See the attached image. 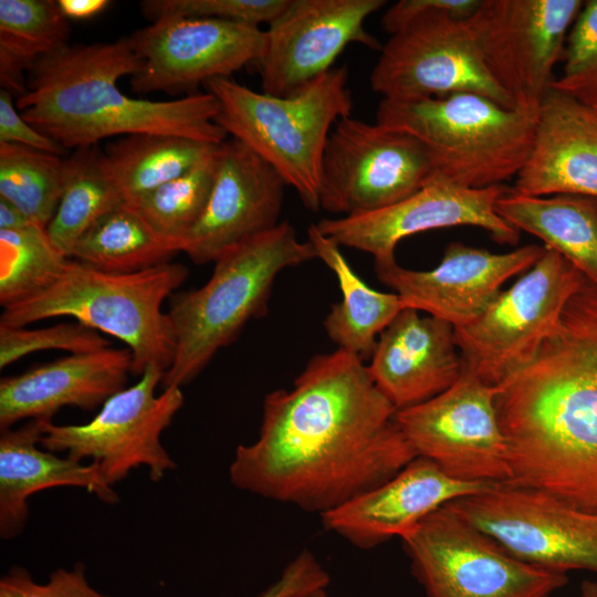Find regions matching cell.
Here are the masks:
<instances>
[{"label": "cell", "mask_w": 597, "mask_h": 597, "mask_svg": "<svg viewBox=\"0 0 597 597\" xmlns=\"http://www.w3.org/2000/svg\"><path fill=\"white\" fill-rule=\"evenodd\" d=\"M458 350L451 324L405 307L379 335L368 371L398 411L455 383L463 368Z\"/></svg>", "instance_id": "obj_22"}, {"label": "cell", "mask_w": 597, "mask_h": 597, "mask_svg": "<svg viewBox=\"0 0 597 597\" xmlns=\"http://www.w3.org/2000/svg\"><path fill=\"white\" fill-rule=\"evenodd\" d=\"M509 189L504 185L465 188L434 174L397 203L362 214L325 218L315 226L338 245L370 253L375 262L396 260V247L407 237L459 226L479 227L495 242L513 245L520 231L494 208Z\"/></svg>", "instance_id": "obj_17"}, {"label": "cell", "mask_w": 597, "mask_h": 597, "mask_svg": "<svg viewBox=\"0 0 597 597\" xmlns=\"http://www.w3.org/2000/svg\"><path fill=\"white\" fill-rule=\"evenodd\" d=\"M578 597H597V582L584 580L580 584Z\"/></svg>", "instance_id": "obj_43"}, {"label": "cell", "mask_w": 597, "mask_h": 597, "mask_svg": "<svg viewBox=\"0 0 597 597\" xmlns=\"http://www.w3.org/2000/svg\"><path fill=\"white\" fill-rule=\"evenodd\" d=\"M1 143L17 144L56 156H62L66 150L27 122L14 107L13 96L4 90L0 91Z\"/></svg>", "instance_id": "obj_40"}, {"label": "cell", "mask_w": 597, "mask_h": 597, "mask_svg": "<svg viewBox=\"0 0 597 597\" xmlns=\"http://www.w3.org/2000/svg\"><path fill=\"white\" fill-rule=\"evenodd\" d=\"M69 258L38 223L0 230V304L3 308L29 300L50 287Z\"/></svg>", "instance_id": "obj_32"}, {"label": "cell", "mask_w": 597, "mask_h": 597, "mask_svg": "<svg viewBox=\"0 0 597 597\" xmlns=\"http://www.w3.org/2000/svg\"><path fill=\"white\" fill-rule=\"evenodd\" d=\"M133 371L128 348L70 354L0 380L1 431L23 419H46L62 407L93 410L125 388Z\"/></svg>", "instance_id": "obj_23"}, {"label": "cell", "mask_w": 597, "mask_h": 597, "mask_svg": "<svg viewBox=\"0 0 597 597\" xmlns=\"http://www.w3.org/2000/svg\"><path fill=\"white\" fill-rule=\"evenodd\" d=\"M346 66H334L292 96L255 92L231 77H217L203 87L218 104L216 123L266 161L318 211L321 164L331 130L352 116L353 98Z\"/></svg>", "instance_id": "obj_6"}, {"label": "cell", "mask_w": 597, "mask_h": 597, "mask_svg": "<svg viewBox=\"0 0 597 597\" xmlns=\"http://www.w3.org/2000/svg\"><path fill=\"white\" fill-rule=\"evenodd\" d=\"M515 557L566 574L597 573V512L507 484L448 503Z\"/></svg>", "instance_id": "obj_15"}, {"label": "cell", "mask_w": 597, "mask_h": 597, "mask_svg": "<svg viewBox=\"0 0 597 597\" xmlns=\"http://www.w3.org/2000/svg\"><path fill=\"white\" fill-rule=\"evenodd\" d=\"M396 412L359 357L342 348L316 355L292 388L264 397L259 436L237 447L230 480L321 516L417 457Z\"/></svg>", "instance_id": "obj_1"}, {"label": "cell", "mask_w": 597, "mask_h": 597, "mask_svg": "<svg viewBox=\"0 0 597 597\" xmlns=\"http://www.w3.org/2000/svg\"><path fill=\"white\" fill-rule=\"evenodd\" d=\"M376 123L408 133L429 149L436 174L465 188L516 177L533 147L536 116L472 92L380 101Z\"/></svg>", "instance_id": "obj_8"}, {"label": "cell", "mask_w": 597, "mask_h": 597, "mask_svg": "<svg viewBox=\"0 0 597 597\" xmlns=\"http://www.w3.org/2000/svg\"><path fill=\"white\" fill-rule=\"evenodd\" d=\"M142 66L127 36L67 45L38 60L28 91L17 100L22 117L65 149L135 134L172 135L220 145L227 133L214 122L216 97L205 91L172 101L134 98L117 85Z\"/></svg>", "instance_id": "obj_3"}, {"label": "cell", "mask_w": 597, "mask_h": 597, "mask_svg": "<svg viewBox=\"0 0 597 597\" xmlns=\"http://www.w3.org/2000/svg\"><path fill=\"white\" fill-rule=\"evenodd\" d=\"M544 251V247L527 244L506 253H493L451 242L432 270H409L394 260L375 262V272L405 307L426 312L458 328L474 322L502 291L503 283L530 270Z\"/></svg>", "instance_id": "obj_19"}, {"label": "cell", "mask_w": 597, "mask_h": 597, "mask_svg": "<svg viewBox=\"0 0 597 597\" xmlns=\"http://www.w3.org/2000/svg\"><path fill=\"white\" fill-rule=\"evenodd\" d=\"M283 178L234 138L219 146L213 185L206 209L182 243L197 264L275 228L283 208Z\"/></svg>", "instance_id": "obj_20"}, {"label": "cell", "mask_w": 597, "mask_h": 597, "mask_svg": "<svg viewBox=\"0 0 597 597\" xmlns=\"http://www.w3.org/2000/svg\"><path fill=\"white\" fill-rule=\"evenodd\" d=\"M33 222L21 209L0 197V230L24 228Z\"/></svg>", "instance_id": "obj_42"}, {"label": "cell", "mask_w": 597, "mask_h": 597, "mask_svg": "<svg viewBox=\"0 0 597 597\" xmlns=\"http://www.w3.org/2000/svg\"><path fill=\"white\" fill-rule=\"evenodd\" d=\"M70 33L57 0H0L1 90L24 95L30 67L67 46Z\"/></svg>", "instance_id": "obj_29"}, {"label": "cell", "mask_w": 597, "mask_h": 597, "mask_svg": "<svg viewBox=\"0 0 597 597\" xmlns=\"http://www.w3.org/2000/svg\"><path fill=\"white\" fill-rule=\"evenodd\" d=\"M544 248L536 263L474 322L454 328L463 364L490 386H501L533 362L585 277Z\"/></svg>", "instance_id": "obj_10"}, {"label": "cell", "mask_w": 597, "mask_h": 597, "mask_svg": "<svg viewBox=\"0 0 597 597\" xmlns=\"http://www.w3.org/2000/svg\"><path fill=\"white\" fill-rule=\"evenodd\" d=\"M0 597H109L94 589L82 564L67 570L60 568L45 584H38L30 573L12 567L0 580Z\"/></svg>", "instance_id": "obj_38"}, {"label": "cell", "mask_w": 597, "mask_h": 597, "mask_svg": "<svg viewBox=\"0 0 597 597\" xmlns=\"http://www.w3.org/2000/svg\"><path fill=\"white\" fill-rule=\"evenodd\" d=\"M63 14L70 19H91L103 12L111 2L108 0H57Z\"/></svg>", "instance_id": "obj_41"}, {"label": "cell", "mask_w": 597, "mask_h": 597, "mask_svg": "<svg viewBox=\"0 0 597 597\" xmlns=\"http://www.w3.org/2000/svg\"><path fill=\"white\" fill-rule=\"evenodd\" d=\"M495 485L454 479L432 461L416 457L384 483L320 519L326 531L357 548L369 549L402 537L443 505Z\"/></svg>", "instance_id": "obj_21"}, {"label": "cell", "mask_w": 597, "mask_h": 597, "mask_svg": "<svg viewBox=\"0 0 597 597\" xmlns=\"http://www.w3.org/2000/svg\"><path fill=\"white\" fill-rule=\"evenodd\" d=\"M434 174L418 138L348 116L334 125L324 148L320 207L342 217L375 211L409 197Z\"/></svg>", "instance_id": "obj_12"}, {"label": "cell", "mask_w": 597, "mask_h": 597, "mask_svg": "<svg viewBox=\"0 0 597 597\" xmlns=\"http://www.w3.org/2000/svg\"><path fill=\"white\" fill-rule=\"evenodd\" d=\"M188 273L187 266L172 262L113 273L69 259L50 287L4 308L0 325L25 327L52 317H73L126 344L133 355V375L139 377L148 367L166 373L175 358L176 335L163 304Z\"/></svg>", "instance_id": "obj_5"}, {"label": "cell", "mask_w": 597, "mask_h": 597, "mask_svg": "<svg viewBox=\"0 0 597 597\" xmlns=\"http://www.w3.org/2000/svg\"><path fill=\"white\" fill-rule=\"evenodd\" d=\"M179 250L159 237L126 202L101 217L75 243L70 259L113 273L171 262Z\"/></svg>", "instance_id": "obj_30"}, {"label": "cell", "mask_w": 597, "mask_h": 597, "mask_svg": "<svg viewBox=\"0 0 597 597\" xmlns=\"http://www.w3.org/2000/svg\"><path fill=\"white\" fill-rule=\"evenodd\" d=\"M142 61L130 76L135 93L198 92L199 85L231 74L259 59L260 27L207 18L167 17L127 36Z\"/></svg>", "instance_id": "obj_16"}, {"label": "cell", "mask_w": 597, "mask_h": 597, "mask_svg": "<svg viewBox=\"0 0 597 597\" xmlns=\"http://www.w3.org/2000/svg\"><path fill=\"white\" fill-rule=\"evenodd\" d=\"M306 597H328L327 596V588L317 589V590L311 593L310 595H307Z\"/></svg>", "instance_id": "obj_44"}, {"label": "cell", "mask_w": 597, "mask_h": 597, "mask_svg": "<svg viewBox=\"0 0 597 597\" xmlns=\"http://www.w3.org/2000/svg\"><path fill=\"white\" fill-rule=\"evenodd\" d=\"M481 0H400L381 25L390 36L369 76L383 100L415 101L457 92L484 95L515 108L485 69L465 19Z\"/></svg>", "instance_id": "obj_7"}, {"label": "cell", "mask_w": 597, "mask_h": 597, "mask_svg": "<svg viewBox=\"0 0 597 597\" xmlns=\"http://www.w3.org/2000/svg\"><path fill=\"white\" fill-rule=\"evenodd\" d=\"M219 146L185 174L129 205L159 237L174 244L179 252L208 203Z\"/></svg>", "instance_id": "obj_33"}, {"label": "cell", "mask_w": 597, "mask_h": 597, "mask_svg": "<svg viewBox=\"0 0 597 597\" xmlns=\"http://www.w3.org/2000/svg\"><path fill=\"white\" fill-rule=\"evenodd\" d=\"M219 145L158 134L122 136L103 149L104 166L130 205L192 168Z\"/></svg>", "instance_id": "obj_28"}, {"label": "cell", "mask_w": 597, "mask_h": 597, "mask_svg": "<svg viewBox=\"0 0 597 597\" xmlns=\"http://www.w3.org/2000/svg\"><path fill=\"white\" fill-rule=\"evenodd\" d=\"M385 0H289L264 30L254 66L262 92L292 96L334 67L345 48L358 43L380 51L383 45L364 27Z\"/></svg>", "instance_id": "obj_18"}, {"label": "cell", "mask_w": 597, "mask_h": 597, "mask_svg": "<svg viewBox=\"0 0 597 597\" xmlns=\"http://www.w3.org/2000/svg\"><path fill=\"white\" fill-rule=\"evenodd\" d=\"M512 189L533 197L597 198V108L551 88L536 116L532 150Z\"/></svg>", "instance_id": "obj_24"}, {"label": "cell", "mask_w": 597, "mask_h": 597, "mask_svg": "<svg viewBox=\"0 0 597 597\" xmlns=\"http://www.w3.org/2000/svg\"><path fill=\"white\" fill-rule=\"evenodd\" d=\"M64 159L17 144H0V197L46 227L63 192Z\"/></svg>", "instance_id": "obj_34"}, {"label": "cell", "mask_w": 597, "mask_h": 597, "mask_svg": "<svg viewBox=\"0 0 597 597\" xmlns=\"http://www.w3.org/2000/svg\"><path fill=\"white\" fill-rule=\"evenodd\" d=\"M313 259H317L313 244L301 241L289 221H281L223 252L202 286L174 293L167 313L176 353L164 374V388H181L195 379L250 320L266 313L276 276Z\"/></svg>", "instance_id": "obj_4"}, {"label": "cell", "mask_w": 597, "mask_h": 597, "mask_svg": "<svg viewBox=\"0 0 597 597\" xmlns=\"http://www.w3.org/2000/svg\"><path fill=\"white\" fill-rule=\"evenodd\" d=\"M124 202L106 171L103 150L97 145L74 149L64 159L63 192L46 232L70 259L77 240L101 217Z\"/></svg>", "instance_id": "obj_31"}, {"label": "cell", "mask_w": 597, "mask_h": 597, "mask_svg": "<svg viewBox=\"0 0 597 597\" xmlns=\"http://www.w3.org/2000/svg\"><path fill=\"white\" fill-rule=\"evenodd\" d=\"M289 0H146L144 15L153 21L167 17L207 18L260 27L270 24Z\"/></svg>", "instance_id": "obj_37"}, {"label": "cell", "mask_w": 597, "mask_h": 597, "mask_svg": "<svg viewBox=\"0 0 597 597\" xmlns=\"http://www.w3.org/2000/svg\"><path fill=\"white\" fill-rule=\"evenodd\" d=\"M400 538L428 597H551L568 582L515 557L449 504Z\"/></svg>", "instance_id": "obj_9"}, {"label": "cell", "mask_w": 597, "mask_h": 597, "mask_svg": "<svg viewBox=\"0 0 597 597\" xmlns=\"http://www.w3.org/2000/svg\"><path fill=\"white\" fill-rule=\"evenodd\" d=\"M164 371L148 367L136 384L109 397L102 409L83 425H54L42 419L40 443L51 452H67L81 461L92 458L106 484L113 485L140 465L158 481L176 464L160 442V436L184 405L180 387L156 388Z\"/></svg>", "instance_id": "obj_11"}, {"label": "cell", "mask_w": 597, "mask_h": 597, "mask_svg": "<svg viewBox=\"0 0 597 597\" xmlns=\"http://www.w3.org/2000/svg\"><path fill=\"white\" fill-rule=\"evenodd\" d=\"M490 386L463 364L455 383L438 396L398 410L396 422L417 457L468 482L505 484L507 444Z\"/></svg>", "instance_id": "obj_14"}, {"label": "cell", "mask_w": 597, "mask_h": 597, "mask_svg": "<svg viewBox=\"0 0 597 597\" xmlns=\"http://www.w3.org/2000/svg\"><path fill=\"white\" fill-rule=\"evenodd\" d=\"M108 347L111 343L107 338L77 321L40 328L0 325L1 369L38 352L56 349L82 354Z\"/></svg>", "instance_id": "obj_36"}, {"label": "cell", "mask_w": 597, "mask_h": 597, "mask_svg": "<svg viewBox=\"0 0 597 597\" xmlns=\"http://www.w3.org/2000/svg\"><path fill=\"white\" fill-rule=\"evenodd\" d=\"M507 485L597 512V284L584 277L531 364L499 386Z\"/></svg>", "instance_id": "obj_2"}, {"label": "cell", "mask_w": 597, "mask_h": 597, "mask_svg": "<svg viewBox=\"0 0 597 597\" xmlns=\"http://www.w3.org/2000/svg\"><path fill=\"white\" fill-rule=\"evenodd\" d=\"M552 88L597 108V0L584 1L565 43Z\"/></svg>", "instance_id": "obj_35"}, {"label": "cell", "mask_w": 597, "mask_h": 597, "mask_svg": "<svg viewBox=\"0 0 597 597\" xmlns=\"http://www.w3.org/2000/svg\"><path fill=\"white\" fill-rule=\"evenodd\" d=\"M307 235L317 259L335 274L342 292V301L332 305L323 322L327 336L363 362L370 359L377 335L405 308L400 297L368 286L345 259L341 245L315 224L308 227Z\"/></svg>", "instance_id": "obj_27"}, {"label": "cell", "mask_w": 597, "mask_h": 597, "mask_svg": "<svg viewBox=\"0 0 597 597\" xmlns=\"http://www.w3.org/2000/svg\"><path fill=\"white\" fill-rule=\"evenodd\" d=\"M328 584L329 576L323 565L311 551L303 549L258 597H306L317 589L327 588Z\"/></svg>", "instance_id": "obj_39"}, {"label": "cell", "mask_w": 597, "mask_h": 597, "mask_svg": "<svg viewBox=\"0 0 597 597\" xmlns=\"http://www.w3.org/2000/svg\"><path fill=\"white\" fill-rule=\"evenodd\" d=\"M507 223L541 239L597 284V198L525 196L510 188L495 201Z\"/></svg>", "instance_id": "obj_26"}, {"label": "cell", "mask_w": 597, "mask_h": 597, "mask_svg": "<svg viewBox=\"0 0 597 597\" xmlns=\"http://www.w3.org/2000/svg\"><path fill=\"white\" fill-rule=\"evenodd\" d=\"M582 0H481L465 19L480 57L516 109L537 116Z\"/></svg>", "instance_id": "obj_13"}, {"label": "cell", "mask_w": 597, "mask_h": 597, "mask_svg": "<svg viewBox=\"0 0 597 597\" xmlns=\"http://www.w3.org/2000/svg\"><path fill=\"white\" fill-rule=\"evenodd\" d=\"M42 419H32L18 429L1 431L0 438V534L3 540L17 536L28 516V499L34 493L57 486L82 488L105 503L118 501L106 484L96 462L82 464L70 457L60 458L38 448Z\"/></svg>", "instance_id": "obj_25"}]
</instances>
